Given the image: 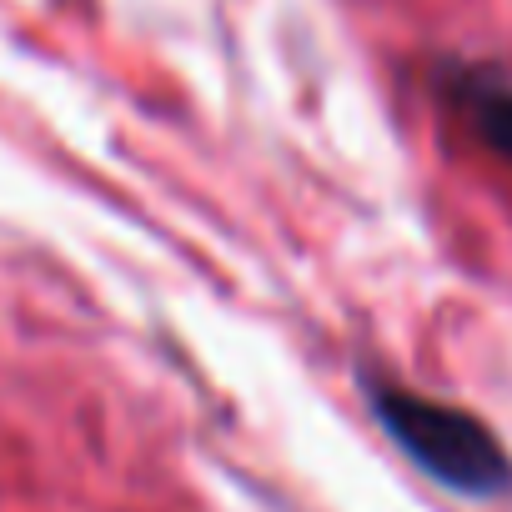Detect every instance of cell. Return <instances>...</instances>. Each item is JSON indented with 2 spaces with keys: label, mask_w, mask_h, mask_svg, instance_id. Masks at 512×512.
Wrapping results in <instances>:
<instances>
[{
  "label": "cell",
  "mask_w": 512,
  "mask_h": 512,
  "mask_svg": "<svg viewBox=\"0 0 512 512\" xmlns=\"http://www.w3.org/2000/svg\"><path fill=\"white\" fill-rule=\"evenodd\" d=\"M367 402L382 432L447 492L502 497L512 487V457L477 412L422 397L402 382H367Z\"/></svg>",
  "instance_id": "obj_1"
},
{
  "label": "cell",
  "mask_w": 512,
  "mask_h": 512,
  "mask_svg": "<svg viewBox=\"0 0 512 512\" xmlns=\"http://www.w3.org/2000/svg\"><path fill=\"white\" fill-rule=\"evenodd\" d=\"M447 91H452V101H457L467 131H472L492 156H502V161L512 166V86H507V81H492V76H482V71H462V76H452Z\"/></svg>",
  "instance_id": "obj_2"
}]
</instances>
